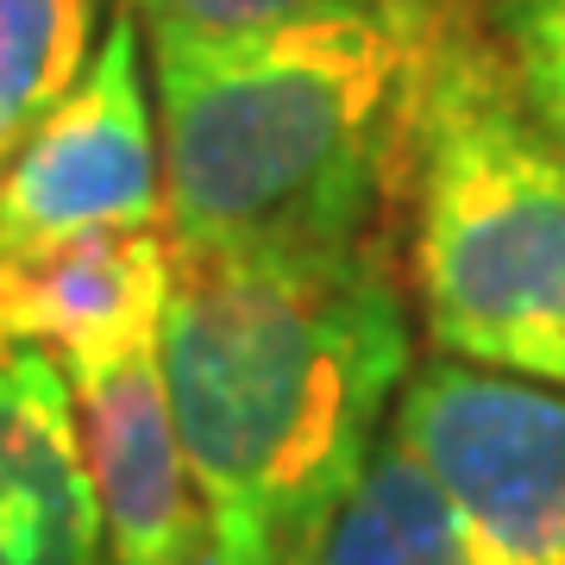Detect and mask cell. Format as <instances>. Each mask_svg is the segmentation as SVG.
<instances>
[{
	"instance_id": "obj_8",
	"label": "cell",
	"mask_w": 565,
	"mask_h": 565,
	"mask_svg": "<svg viewBox=\"0 0 565 565\" xmlns=\"http://www.w3.org/2000/svg\"><path fill=\"white\" fill-rule=\"evenodd\" d=\"M0 565H107L76 390L44 345L0 352Z\"/></svg>"
},
{
	"instance_id": "obj_11",
	"label": "cell",
	"mask_w": 565,
	"mask_h": 565,
	"mask_svg": "<svg viewBox=\"0 0 565 565\" xmlns=\"http://www.w3.org/2000/svg\"><path fill=\"white\" fill-rule=\"evenodd\" d=\"M490 25L522 102L565 145V0H497Z\"/></svg>"
},
{
	"instance_id": "obj_13",
	"label": "cell",
	"mask_w": 565,
	"mask_h": 565,
	"mask_svg": "<svg viewBox=\"0 0 565 565\" xmlns=\"http://www.w3.org/2000/svg\"><path fill=\"white\" fill-rule=\"evenodd\" d=\"M177 565H282V546H277V534H264V527L214 522V515H207L202 541L189 546Z\"/></svg>"
},
{
	"instance_id": "obj_5",
	"label": "cell",
	"mask_w": 565,
	"mask_h": 565,
	"mask_svg": "<svg viewBox=\"0 0 565 565\" xmlns=\"http://www.w3.org/2000/svg\"><path fill=\"white\" fill-rule=\"evenodd\" d=\"M102 226H163V145L132 13L107 20L82 82L0 170V258Z\"/></svg>"
},
{
	"instance_id": "obj_4",
	"label": "cell",
	"mask_w": 565,
	"mask_h": 565,
	"mask_svg": "<svg viewBox=\"0 0 565 565\" xmlns=\"http://www.w3.org/2000/svg\"><path fill=\"white\" fill-rule=\"evenodd\" d=\"M396 440L440 484L484 565H565V396L478 364H427Z\"/></svg>"
},
{
	"instance_id": "obj_3",
	"label": "cell",
	"mask_w": 565,
	"mask_h": 565,
	"mask_svg": "<svg viewBox=\"0 0 565 565\" xmlns=\"http://www.w3.org/2000/svg\"><path fill=\"white\" fill-rule=\"evenodd\" d=\"M408 177L434 345L565 390V145L459 20L427 57Z\"/></svg>"
},
{
	"instance_id": "obj_6",
	"label": "cell",
	"mask_w": 565,
	"mask_h": 565,
	"mask_svg": "<svg viewBox=\"0 0 565 565\" xmlns=\"http://www.w3.org/2000/svg\"><path fill=\"white\" fill-rule=\"evenodd\" d=\"M170 296V233L163 226H102L76 239L0 258V352L44 345L82 377L158 345Z\"/></svg>"
},
{
	"instance_id": "obj_2",
	"label": "cell",
	"mask_w": 565,
	"mask_h": 565,
	"mask_svg": "<svg viewBox=\"0 0 565 565\" xmlns=\"http://www.w3.org/2000/svg\"><path fill=\"white\" fill-rule=\"evenodd\" d=\"M158 364L207 515L289 546L359 478L408 384V308L384 239L345 252L170 245Z\"/></svg>"
},
{
	"instance_id": "obj_9",
	"label": "cell",
	"mask_w": 565,
	"mask_h": 565,
	"mask_svg": "<svg viewBox=\"0 0 565 565\" xmlns=\"http://www.w3.org/2000/svg\"><path fill=\"white\" fill-rule=\"evenodd\" d=\"M282 565H484L478 546L396 434L371 446L359 478L282 546Z\"/></svg>"
},
{
	"instance_id": "obj_10",
	"label": "cell",
	"mask_w": 565,
	"mask_h": 565,
	"mask_svg": "<svg viewBox=\"0 0 565 565\" xmlns=\"http://www.w3.org/2000/svg\"><path fill=\"white\" fill-rule=\"evenodd\" d=\"M107 0H0V170L95 63Z\"/></svg>"
},
{
	"instance_id": "obj_7",
	"label": "cell",
	"mask_w": 565,
	"mask_h": 565,
	"mask_svg": "<svg viewBox=\"0 0 565 565\" xmlns=\"http://www.w3.org/2000/svg\"><path fill=\"white\" fill-rule=\"evenodd\" d=\"M82 452L95 471L107 527V565H177L202 541L207 503L182 452L158 345L70 377Z\"/></svg>"
},
{
	"instance_id": "obj_1",
	"label": "cell",
	"mask_w": 565,
	"mask_h": 565,
	"mask_svg": "<svg viewBox=\"0 0 565 565\" xmlns=\"http://www.w3.org/2000/svg\"><path fill=\"white\" fill-rule=\"evenodd\" d=\"M440 20L434 0H327L233 39L151 32L170 245H377Z\"/></svg>"
},
{
	"instance_id": "obj_12",
	"label": "cell",
	"mask_w": 565,
	"mask_h": 565,
	"mask_svg": "<svg viewBox=\"0 0 565 565\" xmlns=\"http://www.w3.org/2000/svg\"><path fill=\"white\" fill-rule=\"evenodd\" d=\"M315 7L327 0H126V13H139L151 32H189V39H233V32L315 13Z\"/></svg>"
}]
</instances>
